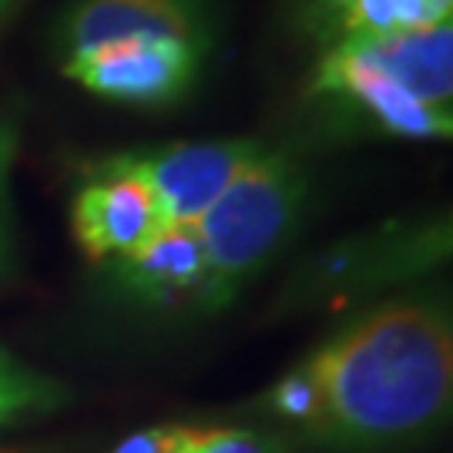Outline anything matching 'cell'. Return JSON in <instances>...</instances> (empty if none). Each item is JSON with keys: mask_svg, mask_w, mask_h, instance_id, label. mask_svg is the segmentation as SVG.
I'll use <instances>...</instances> for the list:
<instances>
[{"mask_svg": "<svg viewBox=\"0 0 453 453\" xmlns=\"http://www.w3.org/2000/svg\"><path fill=\"white\" fill-rule=\"evenodd\" d=\"M312 95L383 134L440 142L453 131V17L380 37H340Z\"/></svg>", "mask_w": 453, "mask_h": 453, "instance_id": "2", "label": "cell"}, {"mask_svg": "<svg viewBox=\"0 0 453 453\" xmlns=\"http://www.w3.org/2000/svg\"><path fill=\"white\" fill-rule=\"evenodd\" d=\"M262 142L222 138V142H181L104 158L128 172L155 195L165 226H195L211 202L235 181V175L259 155Z\"/></svg>", "mask_w": 453, "mask_h": 453, "instance_id": "5", "label": "cell"}, {"mask_svg": "<svg viewBox=\"0 0 453 453\" xmlns=\"http://www.w3.org/2000/svg\"><path fill=\"white\" fill-rule=\"evenodd\" d=\"M181 440H185V426H158V430L131 434L111 453H181Z\"/></svg>", "mask_w": 453, "mask_h": 453, "instance_id": "14", "label": "cell"}, {"mask_svg": "<svg viewBox=\"0 0 453 453\" xmlns=\"http://www.w3.org/2000/svg\"><path fill=\"white\" fill-rule=\"evenodd\" d=\"M118 265L121 279L148 299H198L205 286V249L192 226H162Z\"/></svg>", "mask_w": 453, "mask_h": 453, "instance_id": "8", "label": "cell"}, {"mask_svg": "<svg viewBox=\"0 0 453 453\" xmlns=\"http://www.w3.org/2000/svg\"><path fill=\"white\" fill-rule=\"evenodd\" d=\"M148 34L209 44L205 20L192 0H78L61 24V54L71 58L108 41Z\"/></svg>", "mask_w": 453, "mask_h": 453, "instance_id": "7", "label": "cell"}, {"mask_svg": "<svg viewBox=\"0 0 453 453\" xmlns=\"http://www.w3.org/2000/svg\"><path fill=\"white\" fill-rule=\"evenodd\" d=\"M17 131L11 111L0 108V273H7L11 256H14V205H11V175H14L17 158Z\"/></svg>", "mask_w": 453, "mask_h": 453, "instance_id": "11", "label": "cell"}, {"mask_svg": "<svg viewBox=\"0 0 453 453\" xmlns=\"http://www.w3.org/2000/svg\"><path fill=\"white\" fill-rule=\"evenodd\" d=\"M205 41L185 37H121L71 54L61 61L65 78L84 91L134 108H155L179 101L195 84L205 58Z\"/></svg>", "mask_w": 453, "mask_h": 453, "instance_id": "4", "label": "cell"}, {"mask_svg": "<svg viewBox=\"0 0 453 453\" xmlns=\"http://www.w3.org/2000/svg\"><path fill=\"white\" fill-rule=\"evenodd\" d=\"M269 406H273L279 417L309 426L312 417H316V387H312L309 372L303 370V366L296 372H289V376L269 393Z\"/></svg>", "mask_w": 453, "mask_h": 453, "instance_id": "13", "label": "cell"}, {"mask_svg": "<svg viewBox=\"0 0 453 453\" xmlns=\"http://www.w3.org/2000/svg\"><path fill=\"white\" fill-rule=\"evenodd\" d=\"M306 192L303 165L279 148L262 145L192 226L205 249V286L195 303L209 309L226 306L252 275L265 269L299 226Z\"/></svg>", "mask_w": 453, "mask_h": 453, "instance_id": "3", "label": "cell"}, {"mask_svg": "<svg viewBox=\"0 0 453 453\" xmlns=\"http://www.w3.org/2000/svg\"><path fill=\"white\" fill-rule=\"evenodd\" d=\"M185 453H292L282 440L249 430H185Z\"/></svg>", "mask_w": 453, "mask_h": 453, "instance_id": "12", "label": "cell"}, {"mask_svg": "<svg viewBox=\"0 0 453 453\" xmlns=\"http://www.w3.org/2000/svg\"><path fill=\"white\" fill-rule=\"evenodd\" d=\"M58 396L61 393L50 387L44 376L24 370L20 363H14L0 349V423L14 420L27 410L58 403Z\"/></svg>", "mask_w": 453, "mask_h": 453, "instance_id": "10", "label": "cell"}, {"mask_svg": "<svg viewBox=\"0 0 453 453\" xmlns=\"http://www.w3.org/2000/svg\"><path fill=\"white\" fill-rule=\"evenodd\" d=\"M303 370L316 387L312 437L340 447L423 437L450 410V319L437 303H387L323 342Z\"/></svg>", "mask_w": 453, "mask_h": 453, "instance_id": "1", "label": "cell"}, {"mask_svg": "<svg viewBox=\"0 0 453 453\" xmlns=\"http://www.w3.org/2000/svg\"><path fill=\"white\" fill-rule=\"evenodd\" d=\"M74 235L91 259H121L165 226L155 195L142 181L101 162L71 209Z\"/></svg>", "mask_w": 453, "mask_h": 453, "instance_id": "6", "label": "cell"}, {"mask_svg": "<svg viewBox=\"0 0 453 453\" xmlns=\"http://www.w3.org/2000/svg\"><path fill=\"white\" fill-rule=\"evenodd\" d=\"M17 0H0V24H4V17L11 14V7H14Z\"/></svg>", "mask_w": 453, "mask_h": 453, "instance_id": "16", "label": "cell"}, {"mask_svg": "<svg viewBox=\"0 0 453 453\" xmlns=\"http://www.w3.org/2000/svg\"><path fill=\"white\" fill-rule=\"evenodd\" d=\"M329 11H336L340 14V20H342V14H346V7H349V0H323Z\"/></svg>", "mask_w": 453, "mask_h": 453, "instance_id": "15", "label": "cell"}, {"mask_svg": "<svg viewBox=\"0 0 453 453\" xmlns=\"http://www.w3.org/2000/svg\"><path fill=\"white\" fill-rule=\"evenodd\" d=\"M181 453H185V450H181Z\"/></svg>", "mask_w": 453, "mask_h": 453, "instance_id": "17", "label": "cell"}, {"mask_svg": "<svg viewBox=\"0 0 453 453\" xmlns=\"http://www.w3.org/2000/svg\"><path fill=\"white\" fill-rule=\"evenodd\" d=\"M434 20H447L434 0H349L340 27L342 37H380V34L413 31Z\"/></svg>", "mask_w": 453, "mask_h": 453, "instance_id": "9", "label": "cell"}]
</instances>
